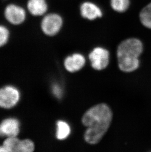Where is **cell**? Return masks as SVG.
Instances as JSON below:
<instances>
[{"mask_svg": "<svg viewBox=\"0 0 151 152\" xmlns=\"http://www.w3.org/2000/svg\"><path fill=\"white\" fill-rule=\"evenodd\" d=\"M19 99V92L13 86H6L0 89V107L6 109L13 107Z\"/></svg>", "mask_w": 151, "mask_h": 152, "instance_id": "5b68a950", "label": "cell"}, {"mask_svg": "<svg viewBox=\"0 0 151 152\" xmlns=\"http://www.w3.org/2000/svg\"><path fill=\"white\" fill-rule=\"evenodd\" d=\"M143 50L142 42L136 38H130L123 40L117 49L118 67L122 72H131L139 66L138 58Z\"/></svg>", "mask_w": 151, "mask_h": 152, "instance_id": "7a4b0ae2", "label": "cell"}, {"mask_svg": "<svg viewBox=\"0 0 151 152\" xmlns=\"http://www.w3.org/2000/svg\"><path fill=\"white\" fill-rule=\"evenodd\" d=\"M4 15L7 21L15 25L21 24L26 18V11L24 9L15 4H10L7 6Z\"/></svg>", "mask_w": 151, "mask_h": 152, "instance_id": "8992f818", "label": "cell"}, {"mask_svg": "<svg viewBox=\"0 0 151 152\" xmlns=\"http://www.w3.org/2000/svg\"><path fill=\"white\" fill-rule=\"evenodd\" d=\"M62 19L56 13H50L43 18L41 24L42 30L48 36L57 34L62 26Z\"/></svg>", "mask_w": 151, "mask_h": 152, "instance_id": "3957f363", "label": "cell"}, {"mask_svg": "<svg viewBox=\"0 0 151 152\" xmlns=\"http://www.w3.org/2000/svg\"><path fill=\"white\" fill-rule=\"evenodd\" d=\"M81 13L84 18L93 20L102 16L101 9L94 3L84 2L81 6Z\"/></svg>", "mask_w": 151, "mask_h": 152, "instance_id": "9c48e42d", "label": "cell"}, {"mask_svg": "<svg viewBox=\"0 0 151 152\" xmlns=\"http://www.w3.org/2000/svg\"><path fill=\"white\" fill-rule=\"evenodd\" d=\"M130 5V0H111V7L119 12H125Z\"/></svg>", "mask_w": 151, "mask_h": 152, "instance_id": "5bb4252c", "label": "cell"}, {"mask_svg": "<svg viewBox=\"0 0 151 152\" xmlns=\"http://www.w3.org/2000/svg\"><path fill=\"white\" fill-rule=\"evenodd\" d=\"M9 37V32L7 28L3 25H0V47L7 43Z\"/></svg>", "mask_w": 151, "mask_h": 152, "instance_id": "2e32d148", "label": "cell"}, {"mask_svg": "<svg viewBox=\"0 0 151 152\" xmlns=\"http://www.w3.org/2000/svg\"><path fill=\"white\" fill-rule=\"evenodd\" d=\"M53 93L57 97V98H60L61 96V90H60V88L57 85H54L53 86Z\"/></svg>", "mask_w": 151, "mask_h": 152, "instance_id": "e0dca14e", "label": "cell"}, {"mask_svg": "<svg viewBox=\"0 0 151 152\" xmlns=\"http://www.w3.org/2000/svg\"><path fill=\"white\" fill-rule=\"evenodd\" d=\"M0 152H7V150L4 146H0Z\"/></svg>", "mask_w": 151, "mask_h": 152, "instance_id": "ac0fdd59", "label": "cell"}, {"mask_svg": "<svg viewBox=\"0 0 151 152\" xmlns=\"http://www.w3.org/2000/svg\"><path fill=\"white\" fill-rule=\"evenodd\" d=\"M91 66L94 69L102 70L106 69L110 63V53L104 48H96L89 55Z\"/></svg>", "mask_w": 151, "mask_h": 152, "instance_id": "277c9868", "label": "cell"}, {"mask_svg": "<svg viewBox=\"0 0 151 152\" xmlns=\"http://www.w3.org/2000/svg\"><path fill=\"white\" fill-rule=\"evenodd\" d=\"M21 142V140L16 137H10L4 140L3 146L7 152H20Z\"/></svg>", "mask_w": 151, "mask_h": 152, "instance_id": "7c38bea8", "label": "cell"}, {"mask_svg": "<svg viewBox=\"0 0 151 152\" xmlns=\"http://www.w3.org/2000/svg\"><path fill=\"white\" fill-rule=\"evenodd\" d=\"M113 111L106 103L95 105L83 115L81 122L86 127L84 140L90 145H96L101 141L111 125Z\"/></svg>", "mask_w": 151, "mask_h": 152, "instance_id": "6da1fadb", "label": "cell"}, {"mask_svg": "<svg viewBox=\"0 0 151 152\" xmlns=\"http://www.w3.org/2000/svg\"><path fill=\"white\" fill-rule=\"evenodd\" d=\"M33 142L29 139L21 140L20 145V152H32L34 151Z\"/></svg>", "mask_w": 151, "mask_h": 152, "instance_id": "9a60e30c", "label": "cell"}, {"mask_svg": "<svg viewBox=\"0 0 151 152\" xmlns=\"http://www.w3.org/2000/svg\"><path fill=\"white\" fill-rule=\"evenodd\" d=\"M20 131V124L17 119L8 118L0 124V136L16 137Z\"/></svg>", "mask_w": 151, "mask_h": 152, "instance_id": "52a82bcc", "label": "cell"}, {"mask_svg": "<svg viewBox=\"0 0 151 152\" xmlns=\"http://www.w3.org/2000/svg\"><path fill=\"white\" fill-rule=\"evenodd\" d=\"M86 64L84 56L78 53H75L72 56L67 57L64 60L65 68L68 72L74 73L83 68Z\"/></svg>", "mask_w": 151, "mask_h": 152, "instance_id": "ba28073f", "label": "cell"}, {"mask_svg": "<svg viewBox=\"0 0 151 152\" xmlns=\"http://www.w3.org/2000/svg\"><path fill=\"white\" fill-rule=\"evenodd\" d=\"M139 17L143 25L151 29V3L142 10L140 12Z\"/></svg>", "mask_w": 151, "mask_h": 152, "instance_id": "4fadbf2b", "label": "cell"}, {"mask_svg": "<svg viewBox=\"0 0 151 152\" xmlns=\"http://www.w3.org/2000/svg\"><path fill=\"white\" fill-rule=\"evenodd\" d=\"M71 133L70 126L66 122L59 121L57 122V130L56 137L59 140H64L67 138Z\"/></svg>", "mask_w": 151, "mask_h": 152, "instance_id": "8fae6325", "label": "cell"}, {"mask_svg": "<svg viewBox=\"0 0 151 152\" xmlns=\"http://www.w3.org/2000/svg\"><path fill=\"white\" fill-rule=\"evenodd\" d=\"M27 8L33 15L41 16L47 12L48 6L45 0H28Z\"/></svg>", "mask_w": 151, "mask_h": 152, "instance_id": "30bf717a", "label": "cell"}]
</instances>
